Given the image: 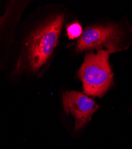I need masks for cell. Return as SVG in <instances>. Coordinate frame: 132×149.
Wrapping results in <instances>:
<instances>
[{"instance_id": "obj_2", "label": "cell", "mask_w": 132, "mask_h": 149, "mask_svg": "<svg viewBox=\"0 0 132 149\" xmlns=\"http://www.w3.org/2000/svg\"><path fill=\"white\" fill-rule=\"evenodd\" d=\"M64 22V16L57 15L36 29L28 43V60L32 70L38 71L56 47Z\"/></svg>"}, {"instance_id": "obj_1", "label": "cell", "mask_w": 132, "mask_h": 149, "mask_svg": "<svg viewBox=\"0 0 132 149\" xmlns=\"http://www.w3.org/2000/svg\"><path fill=\"white\" fill-rule=\"evenodd\" d=\"M99 49L97 53L85 55L78 74L83 82V91L88 95L102 97L113 82V73L109 63L110 54L117 51L116 45Z\"/></svg>"}, {"instance_id": "obj_5", "label": "cell", "mask_w": 132, "mask_h": 149, "mask_svg": "<svg viewBox=\"0 0 132 149\" xmlns=\"http://www.w3.org/2000/svg\"><path fill=\"white\" fill-rule=\"evenodd\" d=\"M67 32L68 38L73 40L82 35V28L79 23L75 22L67 26Z\"/></svg>"}, {"instance_id": "obj_3", "label": "cell", "mask_w": 132, "mask_h": 149, "mask_svg": "<svg viewBox=\"0 0 132 149\" xmlns=\"http://www.w3.org/2000/svg\"><path fill=\"white\" fill-rule=\"evenodd\" d=\"M62 102L65 112L71 114L75 118L76 130L85 126L100 107L93 98L75 91L64 93Z\"/></svg>"}, {"instance_id": "obj_6", "label": "cell", "mask_w": 132, "mask_h": 149, "mask_svg": "<svg viewBox=\"0 0 132 149\" xmlns=\"http://www.w3.org/2000/svg\"><path fill=\"white\" fill-rule=\"evenodd\" d=\"M6 19V16H4V17H0V25L4 22Z\"/></svg>"}, {"instance_id": "obj_4", "label": "cell", "mask_w": 132, "mask_h": 149, "mask_svg": "<svg viewBox=\"0 0 132 149\" xmlns=\"http://www.w3.org/2000/svg\"><path fill=\"white\" fill-rule=\"evenodd\" d=\"M120 36V32L113 25L107 26H91L82 33L77 41V52H83L92 48H101L102 46L115 45Z\"/></svg>"}]
</instances>
